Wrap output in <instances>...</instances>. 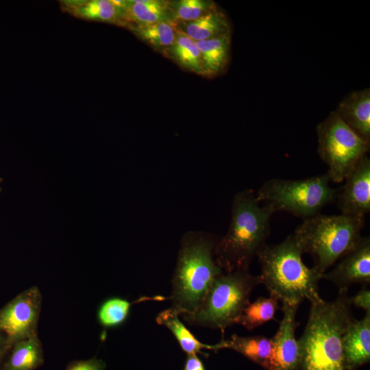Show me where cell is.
I'll return each instance as SVG.
<instances>
[{"mask_svg": "<svg viewBox=\"0 0 370 370\" xmlns=\"http://www.w3.org/2000/svg\"><path fill=\"white\" fill-rule=\"evenodd\" d=\"M347 291L331 301L311 304L304 331L298 340V370H349L343 349V336L354 319Z\"/></svg>", "mask_w": 370, "mask_h": 370, "instance_id": "cell-1", "label": "cell"}, {"mask_svg": "<svg viewBox=\"0 0 370 370\" xmlns=\"http://www.w3.org/2000/svg\"><path fill=\"white\" fill-rule=\"evenodd\" d=\"M273 210L262 205L253 190L234 197L231 220L225 235L219 239L214 256L223 272L248 270L250 263L267 244Z\"/></svg>", "mask_w": 370, "mask_h": 370, "instance_id": "cell-2", "label": "cell"}, {"mask_svg": "<svg viewBox=\"0 0 370 370\" xmlns=\"http://www.w3.org/2000/svg\"><path fill=\"white\" fill-rule=\"evenodd\" d=\"M217 241L213 235L199 231L186 232L182 238L169 297L171 308L179 316L195 312L223 273L214 256Z\"/></svg>", "mask_w": 370, "mask_h": 370, "instance_id": "cell-3", "label": "cell"}, {"mask_svg": "<svg viewBox=\"0 0 370 370\" xmlns=\"http://www.w3.org/2000/svg\"><path fill=\"white\" fill-rule=\"evenodd\" d=\"M302 255L293 234L278 244H266L257 255L260 284L282 304L299 306L305 299L311 304L323 300L319 293L321 275L313 267L305 265Z\"/></svg>", "mask_w": 370, "mask_h": 370, "instance_id": "cell-4", "label": "cell"}, {"mask_svg": "<svg viewBox=\"0 0 370 370\" xmlns=\"http://www.w3.org/2000/svg\"><path fill=\"white\" fill-rule=\"evenodd\" d=\"M365 217L317 214L304 219L293 232L303 254L314 260L322 276L351 250L362 237Z\"/></svg>", "mask_w": 370, "mask_h": 370, "instance_id": "cell-5", "label": "cell"}, {"mask_svg": "<svg viewBox=\"0 0 370 370\" xmlns=\"http://www.w3.org/2000/svg\"><path fill=\"white\" fill-rule=\"evenodd\" d=\"M258 284L259 276L251 275L249 270L223 272L214 281L197 310L182 319L190 325L218 329L224 333L227 327L237 323Z\"/></svg>", "mask_w": 370, "mask_h": 370, "instance_id": "cell-6", "label": "cell"}, {"mask_svg": "<svg viewBox=\"0 0 370 370\" xmlns=\"http://www.w3.org/2000/svg\"><path fill=\"white\" fill-rule=\"evenodd\" d=\"M327 173L301 180L271 179L257 190V199L275 212L285 211L304 220L335 201L338 190Z\"/></svg>", "mask_w": 370, "mask_h": 370, "instance_id": "cell-7", "label": "cell"}, {"mask_svg": "<svg viewBox=\"0 0 370 370\" xmlns=\"http://www.w3.org/2000/svg\"><path fill=\"white\" fill-rule=\"evenodd\" d=\"M317 153L328 166L331 182L344 181L356 164L369 151L367 143L332 111L317 125Z\"/></svg>", "mask_w": 370, "mask_h": 370, "instance_id": "cell-8", "label": "cell"}, {"mask_svg": "<svg viewBox=\"0 0 370 370\" xmlns=\"http://www.w3.org/2000/svg\"><path fill=\"white\" fill-rule=\"evenodd\" d=\"M42 295L36 286L23 291L0 309V332L12 346L14 343L38 336Z\"/></svg>", "mask_w": 370, "mask_h": 370, "instance_id": "cell-9", "label": "cell"}, {"mask_svg": "<svg viewBox=\"0 0 370 370\" xmlns=\"http://www.w3.org/2000/svg\"><path fill=\"white\" fill-rule=\"evenodd\" d=\"M298 306L282 304L283 317L275 334L271 338V352L263 366L265 370H298L299 349L295 336L298 325L296 321Z\"/></svg>", "mask_w": 370, "mask_h": 370, "instance_id": "cell-10", "label": "cell"}, {"mask_svg": "<svg viewBox=\"0 0 370 370\" xmlns=\"http://www.w3.org/2000/svg\"><path fill=\"white\" fill-rule=\"evenodd\" d=\"M335 201L342 214L365 217L370 212V159L362 158L344 180Z\"/></svg>", "mask_w": 370, "mask_h": 370, "instance_id": "cell-11", "label": "cell"}, {"mask_svg": "<svg viewBox=\"0 0 370 370\" xmlns=\"http://www.w3.org/2000/svg\"><path fill=\"white\" fill-rule=\"evenodd\" d=\"M321 279L334 283L338 291H347L354 284L370 283V238L362 236L335 267L324 273Z\"/></svg>", "mask_w": 370, "mask_h": 370, "instance_id": "cell-12", "label": "cell"}, {"mask_svg": "<svg viewBox=\"0 0 370 370\" xmlns=\"http://www.w3.org/2000/svg\"><path fill=\"white\" fill-rule=\"evenodd\" d=\"M334 112L360 138L370 143V89L353 91L338 103Z\"/></svg>", "mask_w": 370, "mask_h": 370, "instance_id": "cell-13", "label": "cell"}, {"mask_svg": "<svg viewBox=\"0 0 370 370\" xmlns=\"http://www.w3.org/2000/svg\"><path fill=\"white\" fill-rule=\"evenodd\" d=\"M60 2L62 10L75 17L125 25V1L66 0Z\"/></svg>", "mask_w": 370, "mask_h": 370, "instance_id": "cell-14", "label": "cell"}, {"mask_svg": "<svg viewBox=\"0 0 370 370\" xmlns=\"http://www.w3.org/2000/svg\"><path fill=\"white\" fill-rule=\"evenodd\" d=\"M343 349L349 370L369 362L370 312L360 320L354 319L349 325L343 336Z\"/></svg>", "mask_w": 370, "mask_h": 370, "instance_id": "cell-15", "label": "cell"}, {"mask_svg": "<svg viewBox=\"0 0 370 370\" xmlns=\"http://www.w3.org/2000/svg\"><path fill=\"white\" fill-rule=\"evenodd\" d=\"M172 12L169 3L154 0L125 1V25H149L171 22Z\"/></svg>", "mask_w": 370, "mask_h": 370, "instance_id": "cell-16", "label": "cell"}, {"mask_svg": "<svg viewBox=\"0 0 370 370\" xmlns=\"http://www.w3.org/2000/svg\"><path fill=\"white\" fill-rule=\"evenodd\" d=\"M44 362L43 349L38 336L14 343L3 365V370H35Z\"/></svg>", "mask_w": 370, "mask_h": 370, "instance_id": "cell-17", "label": "cell"}, {"mask_svg": "<svg viewBox=\"0 0 370 370\" xmlns=\"http://www.w3.org/2000/svg\"><path fill=\"white\" fill-rule=\"evenodd\" d=\"M212 345L214 351L221 349H232L262 367L271 352V338L260 335L253 336L232 335L230 338L223 339Z\"/></svg>", "mask_w": 370, "mask_h": 370, "instance_id": "cell-18", "label": "cell"}, {"mask_svg": "<svg viewBox=\"0 0 370 370\" xmlns=\"http://www.w3.org/2000/svg\"><path fill=\"white\" fill-rule=\"evenodd\" d=\"M184 25V30L180 32L195 42L230 34L227 19L217 8Z\"/></svg>", "mask_w": 370, "mask_h": 370, "instance_id": "cell-19", "label": "cell"}, {"mask_svg": "<svg viewBox=\"0 0 370 370\" xmlns=\"http://www.w3.org/2000/svg\"><path fill=\"white\" fill-rule=\"evenodd\" d=\"M195 42L201 53L204 75L214 76L222 72L230 58V34Z\"/></svg>", "mask_w": 370, "mask_h": 370, "instance_id": "cell-20", "label": "cell"}, {"mask_svg": "<svg viewBox=\"0 0 370 370\" xmlns=\"http://www.w3.org/2000/svg\"><path fill=\"white\" fill-rule=\"evenodd\" d=\"M179 314L172 308L159 313L156 322L168 328L173 334L182 349L187 354H202V349L213 350V345L200 342L179 319Z\"/></svg>", "mask_w": 370, "mask_h": 370, "instance_id": "cell-21", "label": "cell"}, {"mask_svg": "<svg viewBox=\"0 0 370 370\" xmlns=\"http://www.w3.org/2000/svg\"><path fill=\"white\" fill-rule=\"evenodd\" d=\"M166 51L184 69L204 75L201 53L195 41L180 31H177L174 42Z\"/></svg>", "mask_w": 370, "mask_h": 370, "instance_id": "cell-22", "label": "cell"}, {"mask_svg": "<svg viewBox=\"0 0 370 370\" xmlns=\"http://www.w3.org/2000/svg\"><path fill=\"white\" fill-rule=\"evenodd\" d=\"M279 308L278 299L275 297L272 296L268 298L259 297L245 308L237 323L242 325L247 330H254L273 319Z\"/></svg>", "mask_w": 370, "mask_h": 370, "instance_id": "cell-23", "label": "cell"}, {"mask_svg": "<svg viewBox=\"0 0 370 370\" xmlns=\"http://www.w3.org/2000/svg\"><path fill=\"white\" fill-rule=\"evenodd\" d=\"M171 22L131 25V30L157 50H167L174 42L177 31Z\"/></svg>", "mask_w": 370, "mask_h": 370, "instance_id": "cell-24", "label": "cell"}, {"mask_svg": "<svg viewBox=\"0 0 370 370\" xmlns=\"http://www.w3.org/2000/svg\"><path fill=\"white\" fill-rule=\"evenodd\" d=\"M131 305L130 301L120 297H112L106 300L98 310L99 323L107 328L121 325L127 318Z\"/></svg>", "mask_w": 370, "mask_h": 370, "instance_id": "cell-25", "label": "cell"}, {"mask_svg": "<svg viewBox=\"0 0 370 370\" xmlns=\"http://www.w3.org/2000/svg\"><path fill=\"white\" fill-rule=\"evenodd\" d=\"M217 8L212 1L203 0H182L175 3L172 16L174 20L186 22L194 21Z\"/></svg>", "mask_w": 370, "mask_h": 370, "instance_id": "cell-26", "label": "cell"}, {"mask_svg": "<svg viewBox=\"0 0 370 370\" xmlns=\"http://www.w3.org/2000/svg\"><path fill=\"white\" fill-rule=\"evenodd\" d=\"M106 363L101 359L92 358L72 362L66 370H105Z\"/></svg>", "mask_w": 370, "mask_h": 370, "instance_id": "cell-27", "label": "cell"}, {"mask_svg": "<svg viewBox=\"0 0 370 370\" xmlns=\"http://www.w3.org/2000/svg\"><path fill=\"white\" fill-rule=\"evenodd\" d=\"M351 306L365 310V313L370 312V291L367 286H363L356 295L349 297Z\"/></svg>", "mask_w": 370, "mask_h": 370, "instance_id": "cell-28", "label": "cell"}, {"mask_svg": "<svg viewBox=\"0 0 370 370\" xmlns=\"http://www.w3.org/2000/svg\"><path fill=\"white\" fill-rule=\"evenodd\" d=\"M184 370H205V369L197 354H190L187 355Z\"/></svg>", "mask_w": 370, "mask_h": 370, "instance_id": "cell-29", "label": "cell"}, {"mask_svg": "<svg viewBox=\"0 0 370 370\" xmlns=\"http://www.w3.org/2000/svg\"><path fill=\"white\" fill-rule=\"evenodd\" d=\"M11 347L7 336L0 332V352L8 351Z\"/></svg>", "mask_w": 370, "mask_h": 370, "instance_id": "cell-30", "label": "cell"}, {"mask_svg": "<svg viewBox=\"0 0 370 370\" xmlns=\"http://www.w3.org/2000/svg\"><path fill=\"white\" fill-rule=\"evenodd\" d=\"M9 352L8 351H5V352H0V367H1V363H2V361H3V359L4 358L5 356L7 354V353Z\"/></svg>", "mask_w": 370, "mask_h": 370, "instance_id": "cell-31", "label": "cell"}, {"mask_svg": "<svg viewBox=\"0 0 370 370\" xmlns=\"http://www.w3.org/2000/svg\"><path fill=\"white\" fill-rule=\"evenodd\" d=\"M2 182H3V180H2V178L0 177V192L1 191V184Z\"/></svg>", "mask_w": 370, "mask_h": 370, "instance_id": "cell-32", "label": "cell"}]
</instances>
